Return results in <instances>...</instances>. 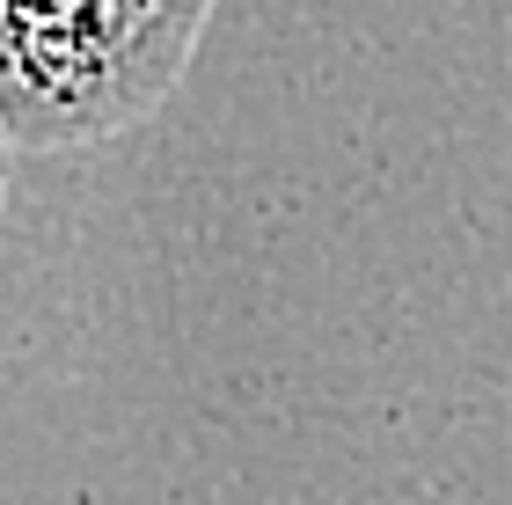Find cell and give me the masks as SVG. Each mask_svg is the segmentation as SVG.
<instances>
[{
  "label": "cell",
  "instance_id": "obj_1",
  "mask_svg": "<svg viewBox=\"0 0 512 505\" xmlns=\"http://www.w3.org/2000/svg\"><path fill=\"white\" fill-rule=\"evenodd\" d=\"M213 0H0V118L15 147H88L154 118Z\"/></svg>",
  "mask_w": 512,
  "mask_h": 505
},
{
  "label": "cell",
  "instance_id": "obj_2",
  "mask_svg": "<svg viewBox=\"0 0 512 505\" xmlns=\"http://www.w3.org/2000/svg\"><path fill=\"white\" fill-rule=\"evenodd\" d=\"M8 176H15V132L0 118V205H8Z\"/></svg>",
  "mask_w": 512,
  "mask_h": 505
}]
</instances>
